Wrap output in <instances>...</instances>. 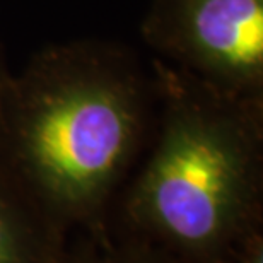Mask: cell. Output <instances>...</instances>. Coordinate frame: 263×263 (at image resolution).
Here are the masks:
<instances>
[{
    "mask_svg": "<svg viewBox=\"0 0 263 263\" xmlns=\"http://www.w3.org/2000/svg\"><path fill=\"white\" fill-rule=\"evenodd\" d=\"M59 263H178L149 241L130 233L109 215L98 224L70 231Z\"/></svg>",
    "mask_w": 263,
    "mask_h": 263,
    "instance_id": "cell-5",
    "label": "cell"
},
{
    "mask_svg": "<svg viewBox=\"0 0 263 263\" xmlns=\"http://www.w3.org/2000/svg\"><path fill=\"white\" fill-rule=\"evenodd\" d=\"M154 103V81L122 46H48L0 89V164L68 233L98 224L130 176Z\"/></svg>",
    "mask_w": 263,
    "mask_h": 263,
    "instance_id": "cell-1",
    "label": "cell"
},
{
    "mask_svg": "<svg viewBox=\"0 0 263 263\" xmlns=\"http://www.w3.org/2000/svg\"><path fill=\"white\" fill-rule=\"evenodd\" d=\"M159 127L117 222L178 263H224L263 228V101L152 60Z\"/></svg>",
    "mask_w": 263,
    "mask_h": 263,
    "instance_id": "cell-2",
    "label": "cell"
},
{
    "mask_svg": "<svg viewBox=\"0 0 263 263\" xmlns=\"http://www.w3.org/2000/svg\"><path fill=\"white\" fill-rule=\"evenodd\" d=\"M68 234L0 164V263H59Z\"/></svg>",
    "mask_w": 263,
    "mask_h": 263,
    "instance_id": "cell-4",
    "label": "cell"
},
{
    "mask_svg": "<svg viewBox=\"0 0 263 263\" xmlns=\"http://www.w3.org/2000/svg\"><path fill=\"white\" fill-rule=\"evenodd\" d=\"M142 38L224 96L263 101V0H152Z\"/></svg>",
    "mask_w": 263,
    "mask_h": 263,
    "instance_id": "cell-3",
    "label": "cell"
},
{
    "mask_svg": "<svg viewBox=\"0 0 263 263\" xmlns=\"http://www.w3.org/2000/svg\"><path fill=\"white\" fill-rule=\"evenodd\" d=\"M9 70L5 68V64H4V57H2V50H0V89H2L4 86V82L7 81V77H9Z\"/></svg>",
    "mask_w": 263,
    "mask_h": 263,
    "instance_id": "cell-7",
    "label": "cell"
},
{
    "mask_svg": "<svg viewBox=\"0 0 263 263\" xmlns=\"http://www.w3.org/2000/svg\"><path fill=\"white\" fill-rule=\"evenodd\" d=\"M224 263H263V228L246 236Z\"/></svg>",
    "mask_w": 263,
    "mask_h": 263,
    "instance_id": "cell-6",
    "label": "cell"
}]
</instances>
